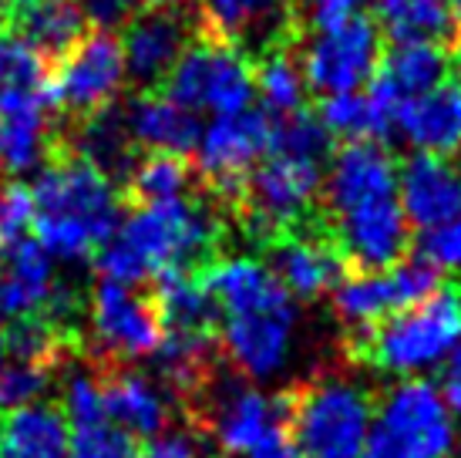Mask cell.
Masks as SVG:
<instances>
[{
  "label": "cell",
  "instance_id": "1",
  "mask_svg": "<svg viewBox=\"0 0 461 458\" xmlns=\"http://www.w3.org/2000/svg\"><path fill=\"white\" fill-rule=\"evenodd\" d=\"M219 307V351L246 378H269L286 364L296 331V304L253 256H222L199 273Z\"/></svg>",
  "mask_w": 461,
  "mask_h": 458
},
{
  "label": "cell",
  "instance_id": "2",
  "mask_svg": "<svg viewBox=\"0 0 461 458\" xmlns=\"http://www.w3.org/2000/svg\"><path fill=\"white\" fill-rule=\"evenodd\" d=\"M34 233L48 256L85 260L98 253L129 216V203L112 179L61 145L34 179Z\"/></svg>",
  "mask_w": 461,
  "mask_h": 458
},
{
  "label": "cell",
  "instance_id": "3",
  "mask_svg": "<svg viewBox=\"0 0 461 458\" xmlns=\"http://www.w3.org/2000/svg\"><path fill=\"white\" fill-rule=\"evenodd\" d=\"M219 243V219L205 203L172 199V203L135 206L112 240L95 253L102 280L135 287L162 273L195 267Z\"/></svg>",
  "mask_w": 461,
  "mask_h": 458
},
{
  "label": "cell",
  "instance_id": "4",
  "mask_svg": "<svg viewBox=\"0 0 461 458\" xmlns=\"http://www.w3.org/2000/svg\"><path fill=\"white\" fill-rule=\"evenodd\" d=\"M461 341V290L438 287L428 300L408 307L374 331L357 334V354L387 374H411L445 364Z\"/></svg>",
  "mask_w": 461,
  "mask_h": 458
},
{
  "label": "cell",
  "instance_id": "5",
  "mask_svg": "<svg viewBox=\"0 0 461 458\" xmlns=\"http://www.w3.org/2000/svg\"><path fill=\"white\" fill-rule=\"evenodd\" d=\"M300 458H364L371 435V395L347 378H317L294 398H283Z\"/></svg>",
  "mask_w": 461,
  "mask_h": 458
},
{
  "label": "cell",
  "instance_id": "6",
  "mask_svg": "<svg viewBox=\"0 0 461 458\" xmlns=\"http://www.w3.org/2000/svg\"><path fill=\"white\" fill-rule=\"evenodd\" d=\"M455 421L431 381L408 378L394 384L374 411L364 458H448Z\"/></svg>",
  "mask_w": 461,
  "mask_h": 458
},
{
  "label": "cell",
  "instance_id": "7",
  "mask_svg": "<svg viewBox=\"0 0 461 458\" xmlns=\"http://www.w3.org/2000/svg\"><path fill=\"white\" fill-rule=\"evenodd\" d=\"M166 98L185 112H209L212 118L246 112L257 98L253 64L240 48L219 38L193 41L166 81Z\"/></svg>",
  "mask_w": 461,
  "mask_h": 458
},
{
  "label": "cell",
  "instance_id": "8",
  "mask_svg": "<svg viewBox=\"0 0 461 458\" xmlns=\"http://www.w3.org/2000/svg\"><path fill=\"white\" fill-rule=\"evenodd\" d=\"M125 88V58L118 34L88 31L75 48L48 71V105L61 125L85 122L118 102Z\"/></svg>",
  "mask_w": 461,
  "mask_h": 458
},
{
  "label": "cell",
  "instance_id": "9",
  "mask_svg": "<svg viewBox=\"0 0 461 458\" xmlns=\"http://www.w3.org/2000/svg\"><path fill=\"white\" fill-rule=\"evenodd\" d=\"M166 331L152 293L98 280L91 290V337L85 354L98 371L129 368V361L152 357Z\"/></svg>",
  "mask_w": 461,
  "mask_h": 458
},
{
  "label": "cell",
  "instance_id": "10",
  "mask_svg": "<svg viewBox=\"0 0 461 458\" xmlns=\"http://www.w3.org/2000/svg\"><path fill=\"white\" fill-rule=\"evenodd\" d=\"M296 64L307 91H317L321 98L364 91L381 68V31L364 14L333 31H313Z\"/></svg>",
  "mask_w": 461,
  "mask_h": 458
},
{
  "label": "cell",
  "instance_id": "11",
  "mask_svg": "<svg viewBox=\"0 0 461 458\" xmlns=\"http://www.w3.org/2000/svg\"><path fill=\"white\" fill-rule=\"evenodd\" d=\"M438 287H441V273L431 263H424L421 256H404L391 270L344 277L333 290V310L347 327H357L364 334L401 310L418 307Z\"/></svg>",
  "mask_w": 461,
  "mask_h": 458
},
{
  "label": "cell",
  "instance_id": "12",
  "mask_svg": "<svg viewBox=\"0 0 461 458\" xmlns=\"http://www.w3.org/2000/svg\"><path fill=\"white\" fill-rule=\"evenodd\" d=\"M273 142V122L267 112L246 108L240 114H222L203 125L195 145V176L219 196H243L249 172L263 162Z\"/></svg>",
  "mask_w": 461,
  "mask_h": 458
},
{
  "label": "cell",
  "instance_id": "13",
  "mask_svg": "<svg viewBox=\"0 0 461 458\" xmlns=\"http://www.w3.org/2000/svg\"><path fill=\"white\" fill-rule=\"evenodd\" d=\"M185 405L212 432L226 455H246L283 425V398H267L240 381H219L216 374Z\"/></svg>",
  "mask_w": 461,
  "mask_h": 458
},
{
  "label": "cell",
  "instance_id": "14",
  "mask_svg": "<svg viewBox=\"0 0 461 458\" xmlns=\"http://www.w3.org/2000/svg\"><path fill=\"white\" fill-rule=\"evenodd\" d=\"M323 192V169L317 162H300L286 155H269L263 159L243 186L246 209L253 226L263 233H283L296 219L310 213Z\"/></svg>",
  "mask_w": 461,
  "mask_h": 458
},
{
  "label": "cell",
  "instance_id": "15",
  "mask_svg": "<svg viewBox=\"0 0 461 458\" xmlns=\"http://www.w3.org/2000/svg\"><path fill=\"white\" fill-rule=\"evenodd\" d=\"M118 41H122L125 75L139 88V95H149L166 85L172 68L193 44V21L185 11L141 7Z\"/></svg>",
  "mask_w": 461,
  "mask_h": 458
},
{
  "label": "cell",
  "instance_id": "16",
  "mask_svg": "<svg viewBox=\"0 0 461 458\" xmlns=\"http://www.w3.org/2000/svg\"><path fill=\"white\" fill-rule=\"evenodd\" d=\"M411 243V226L397 196L377 199V203L347 209L337 216V246L344 263L360 267V273H377L391 270L404 260Z\"/></svg>",
  "mask_w": 461,
  "mask_h": 458
},
{
  "label": "cell",
  "instance_id": "17",
  "mask_svg": "<svg viewBox=\"0 0 461 458\" xmlns=\"http://www.w3.org/2000/svg\"><path fill=\"white\" fill-rule=\"evenodd\" d=\"M397 206L421 233L461 219V166L455 159L414 152L397 166Z\"/></svg>",
  "mask_w": 461,
  "mask_h": 458
},
{
  "label": "cell",
  "instance_id": "18",
  "mask_svg": "<svg viewBox=\"0 0 461 458\" xmlns=\"http://www.w3.org/2000/svg\"><path fill=\"white\" fill-rule=\"evenodd\" d=\"M397 196V162L381 142H347L323 172V199L333 216Z\"/></svg>",
  "mask_w": 461,
  "mask_h": 458
},
{
  "label": "cell",
  "instance_id": "19",
  "mask_svg": "<svg viewBox=\"0 0 461 458\" xmlns=\"http://www.w3.org/2000/svg\"><path fill=\"white\" fill-rule=\"evenodd\" d=\"M0 27L34 48L48 68H54L91 31L77 0H4Z\"/></svg>",
  "mask_w": 461,
  "mask_h": 458
},
{
  "label": "cell",
  "instance_id": "20",
  "mask_svg": "<svg viewBox=\"0 0 461 458\" xmlns=\"http://www.w3.org/2000/svg\"><path fill=\"white\" fill-rule=\"evenodd\" d=\"M125 112V128L135 149L145 152H166V155H193L199 139H203V122L199 114L185 112L182 105L166 98L162 91L149 95H131L122 105Z\"/></svg>",
  "mask_w": 461,
  "mask_h": 458
},
{
  "label": "cell",
  "instance_id": "21",
  "mask_svg": "<svg viewBox=\"0 0 461 458\" xmlns=\"http://www.w3.org/2000/svg\"><path fill=\"white\" fill-rule=\"evenodd\" d=\"M394 132L421 155H451L461 152V85L445 81L441 88L411 98L397 108Z\"/></svg>",
  "mask_w": 461,
  "mask_h": 458
},
{
  "label": "cell",
  "instance_id": "22",
  "mask_svg": "<svg viewBox=\"0 0 461 458\" xmlns=\"http://www.w3.org/2000/svg\"><path fill=\"white\" fill-rule=\"evenodd\" d=\"M269 270L290 297L317 300L327 290H337V283L344 280V256L327 240L290 233L273 243Z\"/></svg>",
  "mask_w": 461,
  "mask_h": 458
},
{
  "label": "cell",
  "instance_id": "23",
  "mask_svg": "<svg viewBox=\"0 0 461 458\" xmlns=\"http://www.w3.org/2000/svg\"><path fill=\"white\" fill-rule=\"evenodd\" d=\"M98 371V368H95ZM102 381V405L104 418L115 428L135 435H162L168 425V398L158 391L152 378H145L131 368H104L98 371Z\"/></svg>",
  "mask_w": 461,
  "mask_h": 458
},
{
  "label": "cell",
  "instance_id": "24",
  "mask_svg": "<svg viewBox=\"0 0 461 458\" xmlns=\"http://www.w3.org/2000/svg\"><path fill=\"white\" fill-rule=\"evenodd\" d=\"M54 290L51 256L38 240H21L0 250V317H38Z\"/></svg>",
  "mask_w": 461,
  "mask_h": 458
},
{
  "label": "cell",
  "instance_id": "25",
  "mask_svg": "<svg viewBox=\"0 0 461 458\" xmlns=\"http://www.w3.org/2000/svg\"><path fill=\"white\" fill-rule=\"evenodd\" d=\"M451 61L448 51L441 44H394L391 51L381 58V68L374 75L371 88L391 102L394 108H401L411 98H421L428 91L441 88L448 81Z\"/></svg>",
  "mask_w": 461,
  "mask_h": 458
},
{
  "label": "cell",
  "instance_id": "26",
  "mask_svg": "<svg viewBox=\"0 0 461 458\" xmlns=\"http://www.w3.org/2000/svg\"><path fill=\"white\" fill-rule=\"evenodd\" d=\"M209 31L232 48H269L290 24V0H199Z\"/></svg>",
  "mask_w": 461,
  "mask_h": 458
},
{
  "label": "cell",
  "instance_id": "27",
  "mask_svg": "<svg viewBox=\"0 0 461 458\" xmlns=\"http://www.w3.org/2000/svg\"><path fill=\"white\" fill-rule=\"evenodd\" d=\"M68 418L58 405H27L0 418V458H68Z\"/></svg>",
  "mask_w": 461,
  "mask_h": 458
},
{
  "label": "cell",
  "instance_id": "28",
  "mask_svg": "<svg viewBox=\"0 0 461 458\" xmlns=\"http://www.w3.org/2000/svg\"><path fill=\"white\" fill-rule=\"evenodd\" d=\"M152 300L166 334H216L219 307L205 293L199 277L176 270L152 280Z\"/></svg>",
  "mask_w": 461,
  "mask_h": 458
},
{
  "label": "cell",
  "instance_id": "29",
  "mask_svg": "<svg viewBox=\"0 0 461 458\" xmlns=\"http://www.w3.org/2000/svg\"><path fill=\"white\" fill-rule=\"evenodd\" d=\"M394 114L397 108L384 102L377 91L367 85L364 91H350V95H333L323 98L317 118L323 128L347 142H381L394 132Z\"/></svg>",
  "mask_w": 461,
  "mask_h": 458
},
{
  "label": "cell",
  "instance_id": "30",
  "mask_svg": "<svg viewBox=\"0 0 461 458\" xmlns=\"http://www.w3.org/2000/svg\"><path fill=\"white\" fill-rule=\"evenodd\" d=\"M371 11L377 31L394 44H441L455 31L448 0H371Z\"/></svg>",
  "mask_w": 461,
  "mask_h": 458
},
{
  "label": "cell",
  "instance_id": "31",
  "mask_svg": "<svg viewBox=\"0 0 461 458\" xmlns=\"http://www.w3.org/2000/svg\"><path fill=\"white\" fill-rule=\"evenodd\" d=\"M195 169L189 159L166 152H145L131 169L129 182L122 186V196L129 209L135 206H155V203H172V199H185V192L193 186Z\"/></svg>",
  "mask_w": 461,
  "mask_h": 458
},
{
  "label": "cell",
  "instance_id": "32",
  "mask_svg": "<svg viewBox=\"0 0 461 458\" xmlns=\"http://www.w3.org/2000/svg\"><path fill=\"white\" fill-rule=\"evenodd\" d=\"M48 71V61L34 48H27L7 27H0V108L44 95Z\"/></svg>",
  "mask_w": 461,
  "mask_h": 458
},
{
  "label": "cell",
  "instance_id": "33",
  "mask_svg": "<svg viewBox=\"0 0 461 458\" xmlns=\"http://www.w3.org/2000/svg\"><path fill=\"white\" fill-rule=\"evenodd\" d=\"M257 78V95L259 102L267 105V112L273 118H286V114L303 112V102H307V81H303V71L300 64L283 51H269L259 68L253 71Z\"/></svg>",
  "mask_w": 461,
  "mask_h": 458
},
{
  "label": "cell",
  "instance_id": "34",
  "mask_svg": "<svg viewBox=\"0 0 461 458\" xmlns=\"http://www.w3.org/2000/svg\"><path fill=\"white\" fill-rule=\"evenodd\" d=\"M330 149V132L323 122L310 112H296L286 118H273V142L269 152L286 155V159H300V162H317Z\"/></svg>",
  "mask_w": 461,
  "mask_h": 458
},
{
  "label": "cell",
  "instance_id": "35",
  "mask_svg": "<svg viewBox=\"0 0 461 458\" xmlns=\"http://www.w3.org/2000/svg\"><path fill=\"white\" fill-rule=\"evenodd\" d=\"M68 458H141L139 442L129 432L115 428L112 421L75 428L68 438Z\"/></svg>",
  "mask_w": 461,
  "mask_h": 458
},
{
  "label": "cell",
  "instance_id": "36",
  "mask_svg": "<svg viewBox=\"0 0 461 458\" xmlns=\"http://www.w3.org/2000/svg\"><path fill=\"white\" fill-rule=\"evenodd\" d=\"M61 411L75 428H88V425H102L104 405H102V381L98 371L88 361V368H75L65 384V398H61Z\"/></svg>",
  "mask_w": 461,
  "mask_h": 458
},
{
  "label": "cell",
  "instance_id": "37",
  "mask_svg": "<svg viewBox=\"0 0 461 458\" xmlns=\"http://www.w3.org/2000/svg\"><path fill=\"white\" fill-rule=\"evenodd\" d=\"M58 371L31 368V364H0V411H17V408L38 405V398L51 388V378Z\"/></svg>",
  "mask_w": 461,
  "mask_h": 458
},
{
  "label": "cell",
  "instance_id": "38",
  "mask_svg": "<svg viewBox=\"0 0 461 458\" xmlns=\"http://www.w3.org/2000/svg\"><path fill=\"white\" fill-rule=\"evenodd\" d=\"M34 226V196L21 182H0V250L27 240Z\"/></svg>",
  "mask_w": 461,
  "mask_h": 458
},
{
  "label": "cell",
  "instance_id": "39",
  "mask_svg": "<svg viewBox=\"0 0 461 458\" xmlns=\"http://www.w3.org/2000/svg\"><path fill=\"white\" fill-rule=\"evenodd\" d=\"M424 263H431L438 273H451V270H461V219L448 223V226L428 229L421 240V253H418Z\"/></svg>",
  "mask_w": 461,
  "mask_h": 458
},
{
  "label": "cell",
  "instance_id": "40",
  "mask_svg": "<svg viewBox=\"0 0 461 458\" xmlns=\"http://www.w3.org/2000/svg\"><path fill=\"white\" fill-rule=\"evenodd\" d=\"M77 7L85 11L91 31H104V34H115L118 27L125 31V24L141 11L139 0H77Z\"/></svg>",
  "mask_w": 461,
  "mask_h": 458
},
{
  "label": "cell",
  "instance_id": "41",
  "mask_svg": "<svg viewBox=\"0 0 461 458\" xmlns=\"http://www.w3.org/2000/svg\"><path fill=\"white\" fill-rule=\"evenodd\" d=\"M360 7L364 0H307V17L313 31H333L360 17Z\"/></svg>",
  "mask_w": 461,
  "mask_h": 458
},
{
  "label": "cell",
  "instance_id": "42",
  "mask_svg": "<svg viewBox=\"0 0 461 458\" xmlns=\"http://www.w3.org/2000/svg\"><path fill=\"white\" fill-rule=\"evenodd\" d=\"M141 458H199V445L185 432H162L141 448Z\"/></svg>",
  "mask_w": 461,
  "mask_h": 458
},
{
  "label": "cell",
  "instance_id": "43",
  "mask_svg": "<svg viewBox=\"0 0 461 458\" xmlns=\"http://www.w3.org/2000/svg\"><path fill=\"white\" fill-rule=\"evenodd\" d=\"M441 398H445V405H448V411H458L461 415V341L458 347L448 354V361H445V371H441Z\"/></svg>",
  "mask_w": 461,
  "mask_h": 458
},
{
  "label": "cell",
  "instance_id": "44",
  "mask_svg": "<svg viewBox=\"0 0 461 458\" xmlns=\"http://www.w3.org/2000/svg\"><path fill=\"white\" fill-rule=\"evenodd\" d=\"M246 458H300V452H296L294 438L283 432V428H276V432H269L259 445L249 448Z\"/></svg>",
  "mask_w": 461,
  "mask_h": 458
},
{
  "label": "cell",
  "instance_id": "45",
  "mask_svg": "<svg viewBox=\"0 0 461 458\" xmlns=\"http://www.w3.org/2000/svg\"><path fill=\"white\" fill-rule=\"evenodd\" d=\"M141 7H162V11H189L193 0H139Z\"/></svg>",
  "mask_w": 461,
  "mask_h": 458
},
{
  "label": "cell",
  "instance_id": "46",
  "mask_svg": "<svg viewBox=\"0 0 461 458\" xmlns=\"http://www.w3.org/2000/svg\"><path fill=\"white\" fill-rule=\"evenodd\" d=\"M451 4V24H455V31H461V0H448Z\"/></svg>",
  "mask_w": 461,
  "mask_h": 458
},
{
  "label": "cell",
  "instance_id": "47",
  "mask_svg": "<svg viewBox=\"0 0 461 458\" xmlns=\"http://www.w3.org/2000/svg\"><path fill=\"white\" fill-rule=\"evenodd\" d=\"M4 357H7V351H4V331H0V364H4Z\"/></svg>",
  "mask_w": 461,
  "mask_h": 458
},
{
  "label": "cell",
  "instance_id": "48",
  "mask_svg": "<svg viewBox=\"0 0 461 458\" xmlns=\"http://www.w3.org/2000/svg\"><path fill=\"white\" fill-rule=\"evenodd\" d=\"M0 169H4V142H0Z\"/></svg>",
  "mask_w": 461,
  "mask_h": 458
},
{
  "label": "cell",
  "instance_id": "49",
  "mask_svg": "<svg viewBox=\"0 0 461 458\" xmlns=\"http://www.w3.org/2000/svg\"><path fill=\"white\" fill-rule=\"evenodd\" d=\"M458 85H461V54H458Z\"/></svg>",
  "mask_w": 461,
  "mask_h": 458
},
{
  "label": "cell",
  "instance_id": "50",
  "mask_svg": "<svg viewBox=\"0 0 461 458\" xmlns=\"http://www.w3.org/2000/svg\"><path fill=\"white\" fill-rule=\"evenodd\" d=\"M0 7H4V0H0Z\"/></svg>",
  "mask_w": 461,
  "mask_h": 458
}]
</instances>
